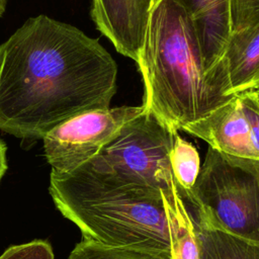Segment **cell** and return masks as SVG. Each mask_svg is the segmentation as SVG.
Segmentation results:
<instances>
[{
    "label": "cell",
    "instance_id": "obj_10",
    "mask_svg": "<svg viewBox=\"0 0 259 259\" xmlns=\"http://www.w3.org/2000/svg\"><path fill=\"white\" fill-rule=\"evenodd\" d=\"M223 61L233 95L259 88V23L231 34Z\"/></svg>",
    "mask_w": 259,
    "mask_h": 259
},
{
    "label": "cell",
    "instance_id": "obj_14",
    "mask_svg": "<svg viewBox=\"0 0 259 259\" xmlns=\"http://www.w3.org/2000/svg\"><path fill=\"white\" fill-rule=\"evenodd\" d=\"M232 33L259 23V0H230Z\"/></svg>",
    "mask_w": 259,
    "mask_h": 259
},
{
    "label": "cell",
    "instance_id": "obj_15",
    "mask_svg": "<svg viewBox=\"0 0 259 259\" xmlns=\"http://www.w3.org/2000/svg\"><path fill=\"white\" fill-rule=\"evenodd\" d=\"M0 259H54V252L48 241L33 240L9 247L0 256Z\"/></svg>",
    "mask_w": 259,
    "mask_h": 259
},
{
    "label": "cell",
    "instance_id": "obj_5",
    "mask_svg": "<svg viewBox=\"0 0 259 259\" xmlns=\"http://www.w3.org/2000/svg\"><path fill=\"white\" fill-rule=\"evenodd\" d=\"M189 196L197 224L259 244V160L208 147Z\"/></svg>",
    "mask_w": 259,
    "mask_h": 259
},
{
    "label": "cell",
    "instance_id": "obj_3",
    "mask_svg": "<svg viewBox=\"0 0 259 259\" xmlns=\"http://www.w3.org/2000/svg\"><path fill=\"white\" fill-rule=\"evenodd\" d=\"M137 64L145 109L176 132L235 97L223 59L206 68L192 21L175 0L154 4Z\"/></svg>",
    "mask_w": 259,
    "mask_h": 259
},
{
    "label": "cell",
    "instance_id": "obj_20",
    "mask_svg": "<svg viewBox=\"0 0 259 259\" xmlns=\"http://www.w3.org/2000/svg\"><path fill=\"white\" fill-rule=\"evenodd\" d=\"M156 2H157V0H155V1H154V4H155V3H156Z\"/></svg>",
    "mask_w": 259,
    "mask_h": 259
},
{
    "label": "cell",
    "instance_id": "obj_18",
    "mask_svg": "<svg viewBox=\"0 0 259 259\" xmlns=\"http://www.w3.org/2000/svg\"><path fill=\"white\" fill-rule=\"evenodd\" d=\"M6 4H7V0H0V17L2 16V14L5 11Z\"/></svg>",
    "mask_w": 259,
    "mask_h": 259
},
{
    "label": "cell",
    "instance_id": "obj_13",
    "mask_svg": "<svg viewBox=\"0 0 259 259\" xmlns=\"http://www.w3.org/2000/svg\"><path fill=\"white\" fill-rule=\"evenodd\" d=\"M68 259H172V256L163 252L108 246L83 238L71 251Z\"/></svg>",
    "mask_w": 259,
    "mask_h": 259
},
{
    "label": "cell",
    "instance_id": "obj_11",
    "mask_svg": "<svg viewBox=\"0 0 259 259\" xmlns=\"http://www.w3.org/2000/svg\"><path fill=\"white\" fill-rule=\"evenodd\" d=\"M199 259H259V244L197 224Z\"/></svg>",
    "mask_w": 259,
    "mask_h": 259
},
{
    "label": "cell",
    "instance_id": "obj_6",
    "mask_svg": "<svg viewBox=\"0 0 259 259\" xmlns=\"http://www.w3.org/2000/svg\"><path fill=\"white\" fill-rule=\"evenodd\" d=\"M145 111L141 106H119L86 111L70 117L42 138L52 172L65 174L93 158L130 120Z\"/></svg>",
    "mask_w": 259,
    "mask_h": 259
},
{
    "label": "cell",
    "instance_id": "obj_2",
    "mask_svg": "<svg viewBox=\"0 0 259 259\" xmlns=\"http://www.w3.org/2000/svg\"><path fill=\"white\" fill-rule=\"evenodd\" d=\"M50 193L56 207L83 238L113 246L168 253L196 232L188 202L151 187H113L72 171L51 172Z\"/></svg>",
    "mask_w": 259,
    "mask_h": 259
},
{
    "label": "cell",
    "instance_id": "obj_19",
    "mask_svg": "<svg viewBox=\"0 0 259 259\" xmlns=\"http://www.w3.org/2000/svg\"><path fill=\"white\" fill-rule=\"evenodd\" d=\"M253 93H254V95L256 96V98L258 99V101H259V88L258 89H256V90H254V91H252Z\"/></svg>",
    "mask_w": 259,
    "mask_h": 259
},
{
    "label": "cell",
    "instance_id": "obj_1",
    "mask_svg": "<svg viewBox=\"0 0 259 259\" xmlns=\"http://www.w3.org/2000/svg\"><path fill=\"white\" fill-rule=\"evenodd\" d=\"M117 66L97 38L47 15L0 45V130L38 140L77 114L109 108Z\"/></svg>",
    "mask_w": 259,
    "mask_h": 259
},
{
    "label": "cell",
    "instance_id": "obj_4",
    "mask_svg": "<svg viewBox=\"0 0 259 259\" xmlns=\"http://www.w3.org/2000/svg\"><path fill=\"white\" fill-rule=\"evenodd\" d=\"M177 133L145 109L75 171L107 186L151 187L183 197L193 210L170 166L169 155Z\"/></svg>",
    "mask_w": 259,
    "mask_h": 259
},
{
    "label": "cell",
    "instance_id": "obj_12",
    "mask_svg": "<svg viewBox=\"0 0 259 259\" xmlns=\"http://www.w3.org/2000/svg\"><path fill=\"white\" fill-rule=\"evenodd\" d=\"M169 160L176 182L190 200L189 192L197 180L201 167L199 154L196 148L191 143L181 138L177 133L174 136Z\"/></svg>",
    "mask_w": 259,
    "mask_h": 259
},
{
    "label": "cell",
    "instance_id": "obj_8",
    "mask_svg": "<svg viewBox=\"0 0 259 259\" xmlns=\"http://www.w3.org/2000/svg\"><path fill=\"white\" fill-rule=\"evenodd\" d=\"M183 131L203 140L221 153L256 160L250 142V121L241 95L186 125Z\"/></svg>",
    "mask_w": 259,
    "mask_h": 259
},
{
    "label": "cell",
    "instance_id": "obj_16",
    "mask_svg": "<svg viewBox=\"0 0 259 259\" xmlns=\"http://www.w3.org/2000/svg\"><path fill=\"white\" fill-rule=\"evenodd\" d=\"M250 121V142L256 160H259V101L253 92L240 94Z\"/></svg>",
    "mask_w": 259,
    "mask_h": 259
},
{
    "label": "cell",
    "instance_id": "obj_9",
    "mask_svg": "<svg viewBox=\"0 0 259 259\" xmlns=\"http://www.w3.org/2000/svg\"><path fill=\"white\" fill-rule=\"evenodd\" d=\"M190 17L208 70L222 61L232 34L230 0H175Z\"/></svg>",
    "mask_w": 259,
    "mask_h": 259
},
{
    "label": "cell",
    "instance_id": "obj_17",
    "mask_svg": "<svg viewBox=\"0 0 259 259\" xmlns=\"http://www.w3.org/2000/svg\"><path fill=\"white\" fill-rule=\"evenodd\" d=\"M6 145L0 140V181L7 170V159H6Z\"/></svg>",
    "mask_w": 259,
    "mask_h": 259
},
{
    "label": "cell",
    "instance_id": "obj_7",
    "mask_svg": "<svg viewBox=\"0 0 259 259\" xmlns=\"http://www.w3.org/2000/svg\"><path fill=\"white\" fill-rule=\"evenodd\" d=\"M155 0H92L97 29L121 55L138 61Z\"/></svg>",
    "mask_w": 259,
    "mask_h": 259
}]
</instances>
